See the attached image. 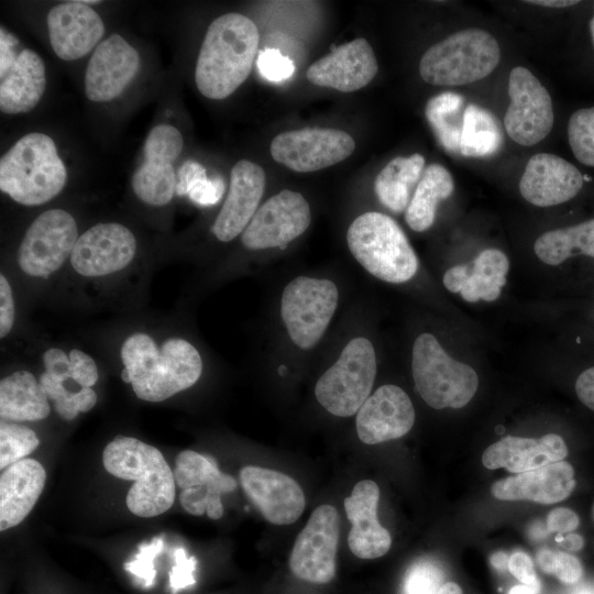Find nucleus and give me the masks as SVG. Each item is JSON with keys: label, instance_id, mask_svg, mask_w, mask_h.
I'll use <instances>...</instances> for the list:
<instances>
[{"label": "nucleus", "instance_id": "1", "mask_svg": "<svg viewBox=\"0 0 594 594\" xmlns=\"http://www.w3.org/2000/svg\"><path fill=\"white\" fill-rule=\"evenodd\" d=\"M260 35L248 16L230 12L215 19L205 34L195 68L198 90L224 99L245 81L258 48Z\"/></svg>", "mask_w": 594, "mask_h": 594}, {"label": "nucleus", "instance_id": "2", "mask_svg": "<svg viewBox=\"0 0 594 594\" xmlns=\"http://www.w3.org/2000/svg\"><path fill=\"white\" fill-rule=\"evenodd\" d=\"M121 360L136 397L153 403L191 387L202 372L200 354L188 341L168 339L158 349L142 332L127 338L121 346Z\"/></svg>", "mask_w": 594, "mask_h": 594}, {"label": "nucleus", "instance_id": "3", "mask_svg": "<svg viewBox=\"0 0 594 594\" xmlns=\"http://www.w3.org/2000/svg\"><path fill=\"white\" fill-rule=\"evenodd\" d=\"M102 463L111 475L135 482L127 495L128 509L135 516L155 517L174 504V472L157 448L136 438L117 436L106 446Z\"/></svg>", "mask_w": 594, "mask_h": 594}, {"label": "nucleus", "instance_id": "4", "mask_svg": "<svg viewBox=\"0 0 594 594\" xmlns=\"http://www.w3.org/2000/svg\"><path fill=\"white\" fill-rule=\"evenodd\" d=\"M67 170L51 136L33 132L0 160V189L24 206L43 205L66 185Z\"/></svg>", "mask_w": 594, "mask_h": 594}, {"label": "nucleus", "instance_id": "5", "mask_svg": "<svg viewBox=\"0 0 594 594\" xmlns=\"http://www.w3.org/2000/svg\"><path fill=\"white\" fill-rule=\"evenodd\" d=\"M346 243L358 263L381 280L405 283L418 271V258L406 234L382 212L356 217L348 229Z\"/></svg>", "mask_w": 594, "mask_h": 594}, {"label": "nucleus", "instance_id": "6", "mask_svg": "<svg viewBox=\"0 0 594 594\" xmlns=\"http://www.w3.org/2000/svg\"><path fill=\"white\" fill-rule=\"evenodd\" d=\"M499 59L501 48L492 34L466 29L430 46L421 56L419 74L433 86H461L488 76Z\"/></svg>", "mask_w": 594, "mask_h": 594}, {"label": "nucleus", "instance_id": "7", "mask_svg": "<svg viewBox=\"0 0 594 594\" xmlns=\"http://www.w3.org/2000/svg\"><path fill=\"white\" fill-rule=\"evenodd\" d=\"M411 372L418 393L435 409L465 406L479 386L476 372L452 359L428 332L419 334L414 342Z\"/></svg>", "mask_w": 594, "mask_h": 594}, {"label": "nucleus", "instance_id": "8", "mask_svg": "<svg viewBox=\"0 0 594 594\" xmlns=\"http://www.w3.org/2000/svg\"><path fill=\"white\" fill-rule=\"evenodd\" d=\"M376 376V354L371 341L358 337L349 341L338 360L315 386L318 403L331 415L350 417L370 397Z\"/></svg>", "mask_w": 594, "mask_h": 594}, {"label": "nucleus", "instance_id": "9", "mask_svg": "<svg viewBox=\"0 0 594 594\" xmlns=\"http://www.w3.org/2000/svg\"><path fill=\"white\" fill-rule=\"evenodd\" d=\"M338 300V287L330 279H292L282 294L280 317L293 343L302 350L312 349L330 324Z\"/></svg>", "mask_w": 594, "mask_h": 594}, {"label": "nucleus", "instance_id": "10", "mask_svg": "<svg viewBox=\"0 0 594 594\" xmlns=\"http://www.w3.org/2000/svg\"><path fill=\"white\" fill-rule=\"evenodd\" d=\"M78 238L76 221L69 212L44 211L30 224L21 241L20 268L28 275L47 278L72 255Z\"/></svg>", "mask_w": 594, "mask_h": 594}, {"label": "nucleus", "instance_id": "11", "mask_svg": "<svg viewBox=\"0 0 594 594\" xmlns=\"http://www.w3.org/2000/svg\"><path fill=\"white\" fill-rule=\"evenodd\" d=\"M508 96L510 103L504 117L508 136L524 146L541 142L554 121L548 90L529 69L516 66L509 73Z\"/></svg>", "mask_w": 594, "mask_h": 594}, {"label": "nucleus", "instance_id": "12", "mask_svg": "<svg viewBox=\"0 0 594 594\" xmlns=\"http://www.w3.org/2000/svg\"><path fill=\"white\" fill-rule=\"evenodd\" d=\"M339 534L340 518L336 507L318 506L292 549L289 568L293 574L309 583H329L336 575Z\"/></svg>", "mask_w": 594, "mask_h": 594}, {"label": "nucleus", "instance_id": "13", "mask_svg": "<svg viewBox=\"0 0 594 594\" xmlns=\"http://www.w3.org/2000/svg\"><path fill=\"white\" fill-rule=\"evenodd\" d=\"M355 148L353 138L337 129L305 128L276 135L271 155L298 173L316 172L349 157Z\"/></svg>", "mask_w": 594, "mask_h": 594}, {"label": "nucleus", "instance_id": "14", "mask_svg": "<svg viewBox=\"0 0 594 594\" xmlns=\"http://www.w3.org/2000/svg\"><path fill=\"white\" fill-rule=\"evenodd\" d=\"M311 221L306 198L284 189L267 199L241 234L243 245L250 250L284 248L301 235Z\"/></svg>", "mask_w": 594, "mask_h": 594}, {"label": "nucleus", "instance_id": "15", "mask_svg": "<svg viewBox=\"0 0 594 594\" xmlns=\"http://www.w3.org/2000/svg\"><path fill=\"white\" fill-rule=\"evenodd\" d=\"M174 479L182 491V507L194 516L207 513L211 519L223 515L221 494L237 488L235 480L222 473L210 455L191 450H184L177 455Z\"/></svg>", "mask_w": 594, "mask_h": 594}, {"label": "nucleus", "instance_id": "16", "mask_svg": "<svg viewBox=\"0 0 594 594\" xmlns=\"http://www.w3.org/2000/svg\"><path fill=\"white\" fill-rule=\"evenodd\" d=\"M183 145V136L173 125L157 124L150 131L144 142V162L131 179L140 200L152 206H164L172 200L176 187L173 162Z\"/></svg>", "mask_w": 594, "mask_h": 594}, {"label": "nucleus", "instance_id": "17", "mask_svg": "<svg viewBox=\"0 0 594 594\" xmlns=\"http://www.w3.org/2000/svg\"><path fill=\"white\" fill-rule=\"evenodd\" d=\"M135 252L136 240L127 227L116 222L98 223L78 238L70 264L82 276H105L128 266Z\"/></svg>", "mask_w": 594, "mask_h": 594}, {"label": "nucleus", "instance_id": "18", "mask_svg": "<svg viewBox=\"0 0 594 594\" xmlns=\"http://www.w3.org/2000/svg\"><path fill=\"white\" fill-rule=\"evenodd\" d=\"M240 482L254 506L274 525L293 524L305 509V494L299 484L287 474L246 465L240 471Z\"/></svg>", "mask_w": 594, "mask_h": 594}, {"label": "nucleus", "instance_id": "19", "mask_svg": "<svg viewBox=\"0 0 594 594\" xmlns=\"http://www.w3.org/2000/svg\"><path fill=\"white\" fill-rule=\"evenodd\" d=\"M140 67L138 51L118 33L95 48L86 72L85 94L95 102L117 98L131 82Z\"/></svg>", "mask_w": 594, "mask_h": 594}, {"label": "nucleus", "instance_id": "20", "mask_svg": "<svg viewBox=\"0 0 594 594\" xmlns=\"http://www.w3.org/2000/svg\"><path fill=\"white\" fill-rule=\"evenodd\" d=\"M415 410L409 396L399 387H378L356 413L359 439L365 444L398 439L414 426Z\"/></svg>", "mask_w": 594, "mask_h": 594}, {"label": "nucleus", "instance_id": "21", "mask_svg": "<svg viewBox=\"0 0 594 594\" xmlns=\"http://www.w3.org/2000/svg\"><path fill=\"white\" fill-rule=\"evenodd\" d=\"M377 70V61L370 43L365 38H355L316 61L306 76L316 86L351 92L365 87Z\"/></svg>", "mask_w": 594, "mask_h": 594}, {"label": "nucleus", "instance_id": "22", "mask_svg": "<svg viewBox=\"0 0 594 594\" xmlns=\"http://www.w3.org/2000/svg\"><path fill=\"white\" fill-rule=\"evenodd\" d=\"M582 186L583 176L573 164L551 153H538L527 162L518 187L531 205L551 207L575 197Z\"/></svg>", "mask_w": 594, "mask_h": 594}, {"label": "nucleus", "instance_id": "23", "mask_svg": "<svg viewBox=\"0 0 594 594\" xmlns=\"http://www.w3.org/2000/svg\"><path fill=\"white\" fill-rule=\"evenodd\" d=\"M264 188L265 173L260 165L248 160L235 163L227 198L211 228L218 240L229 242L242 234L258 209Z\"/></svg>", "mask_w": 594, "mask_h": 594}, {"label": "nucleus", "instance_id": "24", "mask_svg": "<svg viewBox=\"0 0 594 594\" xmlns=\"http://www.w3.org/2000/svg\"><path fill=\"white\" fill-rule=\"evenodd\" d=\"M47 29L51 46L63 61L84 57L105 33L99 14L81 1L53 7L47 13Z\"/></svg>", "mask_w": 594, "mask_h": 594}, {"label": "nucleus", "instance_id": "25", "mask_svg": "<svg viewBox=\"0 0 594 594\" xmlns=\"http://www.w3.org/2000/svg\"><path fill=\"white\" fill-rule=\"evenodd\" d=\"M378 485L372 480L358 482L344 499V510L352 527L348 535L351 552L360 559H376L392 544L389 531L377 519Z\"/></svg>", "mask_w": 594, "mask_h": 594}, {"label": "nucleus", "instance_id": "26", "mask_svg": "<svg viewBox=\"0 0 594 594\" xmlns=\"http://www.w3.org/2000/svg\"><path fill=\"white\" fill-rule=\"evenodd\" d=\"M574 487L572 465L559 461L496 481L492 485V494L503 501L553 504L566 498Z\"/></svg>", "mask_w": 594, "mask_h": 594}, {"label": "nucleus", "instance_id": "27", "mask_svg": "<svg viewBox=\"0 0 594 594\" xmlns=\"http://www.w3.org/2000/svg\"><path fill=\"white\" fill-rule=\"evenodd\" d=\"M566 454L564 440L556 433L539 439L508 436L483 452L482 463L490 470L505 468L519 474L562 461Z\"/></svg>", "mask_w": 594, "mask_h": 594}, {"label": "nucleus", "instance_id": "28", "mask_svg": "<svg viewBox=\"0 0 594 594\" xmlns=\"http://www.w3.org/2000/svg\"><path fill=\"white\" fill-rule=\"evenodd\" d=\"M509 261L504 252L486 249L470 264H458L443 275V285L469 302L496 300L506 284Z\"/></svg>", "mask_w": 594, "mask_h": 594}, {"label": "nucleus", "instance_id": "29", "mask_svg": "<svg viewBox=\"0 0 594 594\" xmlns=\"http://www.w3.org/2000/svg\"><path fill=\"white\" fill-rule=\"evenodd\" d=\"M46 481L43 465L30 458L6 468L0 475V530L18 526L36 504Z\"/></svg>", "mask_w": 594, "mask_h": 594}, {"label": "nucleus", "instance_id": "30", "mask_svg": "<svg viewBox=\"0 0 594 594\" xmlns=\"http://www.w3.org/2000/svg\"><path fill=\"white\" fill-rule=\"evenodd\" d=\"M0 110L8 114L32 110L46 87L43 59L34 51H20L10 67L0 73Z\"/></svg>", "mask_w": 594, "mask_h": 594}, {"label": "nucleus", "instance_id": "31", "mask_svg": "<svg viewBox=\"0 0 594 594\" xmlns=\"http://www.w3.org/2000/svg\"><path fill=\"white\" fill-rule=\"evenodd\" d=\"M48 397L34 375L18 371L0 382L2 420L37 421L50 415Z\"/></svg>", "mask_w": 594, "mask_h": 594}, {"label": "nucleus", "instance_id": "32", "mask_svg": "<svg viewBox=\"0 0 594 594\" xmlns=\"http://www.w3.org/2000/svg\"><path fill=\"white\" fill-rule=\"evenodd\" d=\"M425 158L415 153L389 161L375 178L374 189L380 201L394 212H403L410 202L424 168Z\"/></svg>", "mask_w": 594, "mask_h": 594}, {"label": "nucleus", "instance_id": "33", "mask_svg": "<svg viewBox=\"0 0 594 594\" xmlns=\"http://www.w3.org/2000/svg\"><path fill=\"white\" fill-rule=\"evenodd\" d=\"M453 190V178L444 166L437 163L427 166L406 209L408 227L416 232L429 229L436 219L438 204Z\"/></svg>", "mask_w": 594, "mask_h": 594}, {"label": "nucleus", "instance_id": "34", "mask_svg": "<svg viewBox=\"0 0 594 594\" xmlns=\"http://www.w3.org/2000/svg\"><path fill=\"white\" fill-rule=\"evenodd\" d=\"M535 253L548 265H559L575 254L594 257V219L551 230L535 242Z\"/></svg>", "mask_w": 594, "mask_h": 594}, {"label": "nucleus", "instance_id": "35", "mask_svg": "<svg viewBox=\"0 0 594 594\" xmlns=\"http://www.w3.org/2000/svg\"><path fill=\"white\" fill-rule=\"evenodd\" d=\"M464 98L452 91L436 95L427 101L426 119L446 152L460 154Z\"/></svg>", "mask_w": 594, "mask_h": 594}, {"label": "nucleus", "instance_id": "36", "mask_svg": "<svg viewBox=\"0 0 594 594\" xmlns=\"http://www.w3.org/2000/svg\"><path fill=\"white\" fill-rule=\"evenodd\" d=\"M503 132L493 113L470 103L464 110L460 154L466 157H486L498 152Z\"/></svg>", "mask_w": 594, "mask_h": 594}, {"label": "nucleus", "instance_id": "37", "mask_svg": "<svg viewBox=\"0 0 594 594\" xmlns=\"http://www.w3.org/2000/svg\"><path fill=\"white\" fill-rule=\"evenodd\" d=\"M47 397L53 400L56 413L64 420H73L79 413H87L97 403V394L91 387H81L77 392L67 389L64 383L51 378L47 373L40 376Z\"/></svg>", "mask_w": 594, "mask_h": 594}, {"label": "nucleus", "instance_id": "38", "mask_svg": "<svg viewBox=\"0 0 594 594\" xmlns=\"http://www.w3.org/2000/svg\"><path fill=\"white\" fill-rule=\"evenodd\" d=\"M40 446L37 435L26 426L1 421L0 469L25 459Z\"/></svg>", "mask_w": 594, "mask_h": 594}, {"label": "nucleus", "instance_id": "39", "mask_svg": "<svg viewBox=\"0 0 594 594\" xmlns=\"http://www.w3.org/2000/svg\"><path fill=\"white\" fill-rule=\"evenodd\" d=\"M568 140L575 158L594 167V107L579 109L570 117Z\"/></svg>", "mask_w": 594, "mask_h": 594}, {"label": "nucleus", "instance_id": "40", "mask_svg": "<svg viewBox=\"0 0 594 594\" xmlns=\"http://www.w3.org/2000/svg\"><path fill=\"white\" fill-rule=\"evenodd\" d=\"M440 565L429 559L414 562L406 571L402 594H437L444 584Z\"/></svg>", "mask_w": 594, "mask_h": 594}, {"label": "nucleus", "instance_id": "41", "mask_svg": "<svg viewBox=\"0 0 594 594\" xmlns=\"http://www.w3.org/2000/svg\"><path fill=\"white\" fill-rule=\"evenodd\" d=\"M256 64L262 77L272 82L289 79L296 69L294 62L276 48L260 51Z\"/></svg>", "mask_w": 594, "mask_h": 594}, {"label": "nucleus", "instance_id": "42", "mask_svg": "<svg viewBox=\"0 0 594 594\" xmlns=\"http://www.w3.org/2000/svg\"><path fill=\"white\" fill-rule=\"evenodd\" d=\"M162 546L161 538L154 539L152 543L140 547L135 560L124 565L130 573L140 579L143 587H151L154 584L156 571L153 561L160 553Z\"/></svg>", "mask_w": 594, "mask_h": 594}, {"label": "nucleus", "instance_id": "43", "mask_svg": "<svg viewBox=\"0 0 594 594\" xmlns=\"http://www.w3.org/2000/svg\"><path fill=\"white\" fill-rule=\"evenodd\" d=\"M224 193L221 177L208 178L207 174L198 177L189 187V198L200 206H212L219 202Z\"/></svg>", "mask_w": 594, "mask_h": 594}, {"label": "nucleus", "instance_id": "44", "mask_svg": "<svg viewBox=\"0 0 594 594\" xmlns=\"http://www.w3.org/2000/svg\"><path fill=\"white\" fill-rule=\"evenodd\" d=\"M70 380L81 387H91L98 381V369L94 359L85 352L73 349L69 354Z\"/></svg>", "mask_w": 594, "mask_h": 594}, {"label": "nucleus", "instance_id": "45", "mask_svg": "<svg viewBox=\"0 0 594 594\" xmlns=\"http://www.w3.org/2000/svg\"><path fill=\"white\" fill-rule=\"evenodd\" d=\"M175 565L169 573V584L173 593L190 586L195 583L194 572L196 570V559L186 557L184 549L175 551Z\"/></svg>", "mask_w": 594, "mask_h": 594}, {"label": "nucleus", "instance_id": "46", "mask_svg": "<svg viewBox=\"0 0 594 594\" xmlns=\"http://www.w3.org/2000/svg\"><path fill=\"white\" fill-rule=\"evenodd\" d=\"M552 574L562 583L573 584L581 580L583 568L576 557L556 551Z\"/></svg>", "mask_w": 594, "mask_h": 594}, {"label": "nucleus", "instance_id": "47", "mask_svg": "<svg viewBox=\"0 0 594 594\" xmlns=\"http://www.w3.org/2000/svg\"><path fill=\"white\" fill-rule=\"evenodd\" d=\"M45 373L56 382L64 383L70 380V361L66 353L57 348L48 349L43 354Z\"/></svg>", "mask_w": 594, "mask_h": 594}, {"label": "nucleus", "instance_id": "48", "mask_svg": "<svg viewBox=\"0 0 594 594\" xmlns=\"http://www.w3.org/2000/svg\"><path fill=\"white\" fill-rule=\"evenodd\" d=\"M509 572L526 585H540L530 557L522 552H514L508 560Z\"/></svg>", "mask_w": 594, "mask_h": 594}, {"label": "nucleus", "instance_id": "49", "mask_svg": "<svg viewBox=\"0 0 594 594\" xmlns=\"http://www.w3.org/2000/svg\"><path fill=\"white\" fill-rule=\"evenodd\" d=\"M14 321V302L8 279L0 275V337L4 338Z\"/></svg>", "mask_w": 594, "mask_h": 594}, {"label": "nucleus", "instance_id": "50", "mask_svg": "<svg viewBox=\"0 0 594 594\" xmlns=\"http://www.w3.org/2000/svg\"><path fill=\"white\" fill-rule=\"evenodd\" d=\"M204 174H206V169L201 164L186 161L176 173L175 193L178 196L187 195L191 184Z\"/></svg>", "mask_w": 594, "mask_h": 594}, {"label": "nucleus", "instance_id": "51", "mask_svg": "<svg viewBox=\"0 0 594 594\" xmlns=\"http://www.w3.org/2000/svg\"><path fill=\"white\" fill-rule=\"evenodd\" d=\"M578 515L569 508H556L547 517L549 531L569 532L579 526Z\"/></svg>", "mask_w": 594, "mask_h": 594}, {"label": "nucleus", "instance_id": "52", "mask_svg": "<svg viewBox=\"0 0 594 594\" xmlns=\"http://www.w3.org/2000/svg\"><path fill=\"white\" fill-rule=\"evenodd\" d=\"M579 399L594 410V366L582 372L575 383Z\"/></svg>", "mask_w": 594, "mask_h": 594}, {"label": "nucleus", "instance_id": "53", "mask_svg": "<svg viewBox=\"0 0 594 594\" xmlns=\"http://www.w3.org/2000/svg\"><path fill=\"white\" fill-rule=\"evenodd\" d=\"M554 554L556 551L549 549H541L537 554V562L540 569L548 574H552Z\"/></svg>", "mask_w": 594, "mask_h": 594}, {"label": "nucleus", "instance_id": "54", "mask_svg": "<svg viewBox=\"0 0 594 594\" xmlns=\"http://www.w3.org/2000/svg\"><path fill=\"white\" fill-rule=\"evenodd\" d=\"M556 540L558 542H561L565 549L571 551H579L583 548L584 544L583 538L576 534H570L565 537L558 535L556 537Z\"/></svg>", "mask_w": 594, "mask_h": 594}, {"label": "nucleus", "instance_id": "55", "mask_svg": "<svg viewBox=\"0 0 594 594\" xmlns=\"http://www.w3.org/2000/svg\"><path fill=\"white\" fill-rule=\"evenodd\" d=\"M525 2L548 8H566L579 3V1L573 0H528Z\"/></svg>", "mask_w": 594, "mask_h": 594}, {"label": "nucleus", "instance_id": "56", "mask_svg": "<svg viewBox=\"0 0 594 594\" xmlns=\"http://www.w3.org/2000/svg\"><path fill=\"white\" fill-rule=\"evenodd\" d=\"M508 560L509 557L503 551H497L491 556V564L498 571L508 570Z\"/></svg>", "mask_w": 594, "mask_h": 594}, {"label": "nucleus", "instance_id": "57", "mask_svg": "<svg viewBox=\"0 0 594 594\" xmlns=\"http://www.w3.org/2000/svg\"><path fill=\"white\" fill-rule=\"evenodd\" d=\"M539 590H540V585L519 584V585H514L508 591V594H538Z\"/></svg>", "mask_w": 594, "mask_h": 594}, {"label": "nucleus", "instance_id": "58", "mask_svg": "<svg viewBox=\"0 0 594 594\" xmlns=\"http://www.w3.org/2000/svg\"><path fill=\"white\" fill-rule=\"evenodd\" d=\"M437 594H463L461 587L454 582H446Z\"/></svg>", "mask_w": 594, "mask_h": 594}, {"label": "nucleus", "instance_id": "59", "mask_svg": "<svg viewBox=\"0 0 594 594\" xmlns=\"http://www.w3.org/2000/svg\"><path fill=\"white\" fill-rule=\"evenodd\" d=\"M121 378H122V381L124 383H130L131 384L130 374L125 369H123L122 372H121Z\"/></svg>", "mask_w": 594, "mask_h": 594}, {"label": "nucleus", "instance_id": "60", "mask_svg": "<svg viewBox=\"0 0 594 594\" xmlns=\"http://www.w3.org/2000/svg\"><path fill=\"white\" fill-rule=\"evenodd\" d=\"M590 33H591V37H592V43H593V46H594V14L590 21Z\"/></svg>", "mask_w": 594, "mask_h": 594}, {"label": "nucleus", "instance_id": "61", "mask_svg": "<svg viewBox=\"0 0 594 594\" xmlns=\"http://www.w3.org/2000/svg\"><path fill=\"white\" fill-rule=\"evenodd\" d=\"M578 594H594V593L588 592V591H581V592H579Z\"/></svg>", "mask_w": 594, "mask_h": 594}]
</instances>
